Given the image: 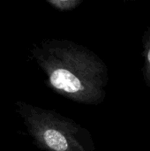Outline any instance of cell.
Segmentation results:
<instances>
[{"instance_id":"277c9868","label":"cell","mask_w":150,"mask_h":151,"mask_svg":"<svg viewBox=\"0 0 150 151\" xmlns=\"http://www.w3.org/2000/svg\"><path fill=\"white\" fill-rule=\"evenodd\" d=\"M148 59H149V61L150 63V50L149 51V54H148Z\"/></svg>"},{"instance_id":"3957f363","label":"cell","mask_w":150,"mask_h":151,"mask_svg":"<svg viewBox=\"0 0 150 151\" xmlns=\"http://www.w3.org/2000/svg\"><path fill=\"white\" fill-rule=\"evenodd\" d=\"M47 2L59 11H71L81 4L82 0H48Z\"/></svg>"},{"instance_id":"6da1fadb","label":"cell","mask_w":150,"mask_h":151,"mask_svg":"<svg viewBox=\"0 0 150 151\" xmlns=\"http://www.w3.org/2000/svg\"><path fill=\"white\" fill-rule=\"evenodd\" d=\"M47 85L72 101L93 104L100 97V65L87 49L66 40H48L32 50Z\"/></svg>"},{"instance_id":"7a4b0ae2","label":"cell","mask_w":150,"mask_h":151,"mask_svg":"<svg viewBox=\"0 0 150 151\" xmlns=\"http://www.w3.org/2000/svg\"><path fill=\"white\" fill-rule=\"evenodd\" d=\"M17 111L34 138L45 151H90L89 134L72 119L53 111L17 102Z\"/></svg>"}]
</instances>
